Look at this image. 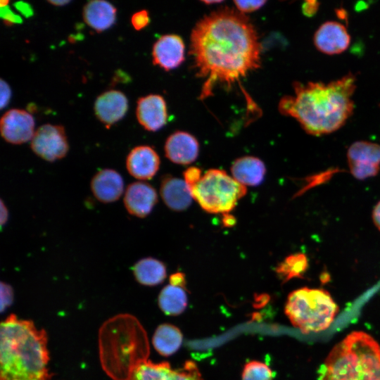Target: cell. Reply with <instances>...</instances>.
<instances>
[{
	"mask_svg": "<svg viewBox=\"0 0 380 380\" xmlns=\"http://www.w3.org/2000/svg\"><path fill=\"white\" fill-rule=\"evenodd\" d=\"M170 284L179 286L183 289L186 288V279L185 275L182 272H176L170 275L169 278Z\"/></svg>",
	"mask_w": 380,
	"mask_h": 380,
	"instance_id": "36",
	"label": "cell"
},
{
	"mask_svg": "<svg viewBox=\"0 0 380 380\" xmlns=\"http://www.w3.org/2000/svg\"><path fill=\"white\" fill-rule=\"evenodd\" d=\"M123 201L130 215L143 218L151 213L158 202V194L151 184L134 182L127 186Z\"/></svg>",
	"mask_w": 380,
	"mask_h": 380,
	"instance_id": "13",
	"label": "cell"
},
{
	"mask_svg": "<svg viewBox=\"0 0 380 380\" xmlns=\"http://www.w3.org/2000/svg\"><path fill=\"white\" fill-rule=\"evenodd\" d=\"M30 146L37 156L49 162L64 158L69 150L64 127L51 124L43 125L36 130Z\"/></svg>",
	"mask_w": 380,
	"mask_h": 380,
	"instance_id": "8",
	"label": "cell"
},
{
	"mask_svg": "<svg viewBox=\"0 0 380 380\" xmlns=\"http://www.w3.org/2000/svg\"><path fill=\"white\" fill-rule=\"evenodd\" d=\"M237 9L243 13H250L260 8L265 3V1H234Z\"/></svg>",
	"mask_w": 380,
	"mask_h": 380,
	"instance_id": "30",
	"label": "cell"
},
{
	"mask_svg": "<svg viewBox=\"0 0 380 380\" xmlns=\"http://www.w3.org/2000/svg\"><path fill=\"white\" fill-rule=\"evenodd\" d=\"M8 216V212L6 206L4 205L3 201H1V226L3 227L7 222Z\"/></svg>",
	"mask_w": 380,
	"mask_h": 380,
	"instance_id": "40",
	"label": "cell"
},
{
	"mask_svg": "<svg viewBox=\"0 0 380 380\" xmlns=\"http://www.w3.org/2000/svg\"><path fill=\"white\" fill-rule=\"evenodd\" d=\"M232 177L243 186H258L264 179L266 167L254 156H243L234 160L231 167Z\"/></svg>",
	"mask_w": 380,
	"mask_h": 380,
	"instance_id": "22",
	"label": "cell"
},
{
	"mask_svg": "<svg viewBox=\"0 0 380 380\" xmlns=\"http://www.w3.org/2000/svg\"><path fill=\"white\" fill-rule=\"evenodd\" d=\"M271 369L265 363L259 361L247 362L243 369L242 380H272Z\"/></svg>",
	"mask_w": 380,
	"mask_h": 380,
	"instance_id": "27",
	"label": "cell"
},
{
	"mask_svg": "<svg viewBox=\"0 0 380 380\" xmlns=\"http://www.w3.org/2000/svg\"><path fill=\"white\" fill-rule=\"evenodd\" d=\"M222 224L226 227H230L236 224V218L229 213L222 214Z\"/></svg>",
	"mask_w": 380,
	"mask_h": 380,
	"instance_id": "39",
	"label": "cell"
},
{
	"mask_svg": "<svg viewBox=\"0 0 380 380\" xmlns=\"http://www.w3.org/2000/svg\"><path fill=\"white\" fill-rule=\"evenodd\" d=\"M182 340V334L177 327L170 324H163L156 329L152 343L160 355L167 357L179 350Z\"/></svg>",
	"mask_w": 380,
	"mask_h": 380,
	"instance_id": "24",
	"label": "cell"
},
{
	"mask_svg": "<svg viewBox=\"0 0 380 380\" xmlns=\"http://www.w3.org/2000/svg\"><path fill=\"white\" fill-rule=\"evenodd\" d=\"M284 312L295 327L308 334L327 329L338 307L327 291L303 287L289 293Z\"/></svg>",
	"mask_w": 380,
	"mask_h": 380,
	"instance_id": "6",
	"label": "cell"
},
{
	"mask_svg": "<svg viewBox=\"0 0 380 380\" xmlns=\"http://www.w3.org/2000/svg\"><path fill=\"white\" fill-rule=\"evenodd\" d=\"M94 197L103 203L118 201L124 192V182L121 175L113 169L106 168L97 172L90 183Z\"/></svg>",
	"mask_w": 380,
	"mask_h": 380,
	"instance_id": "19",
	"label": "cell"
},
{
	"mask_svg": "<svg viewBox=\"0 0 380 380\" xmlns=\"http://www.w3.org/2000/svg\"><path fill=\"white\" fill-rule=\"evenodd\" d=\"M185 289L168 284L158 296V305L167 315L176 316L182 313L187 306L188 299Z\"/></svg>",
	"mask_w": 380,
	"mask_h": 380,
	"instance_id": "25",
	"label": "cell"
},
{
	"mask_svg": "<svg viewBox=\"0 0 380 380\" xmlns=\"http://www.w3.org/2000/svg\"><path fill=\"white\" fill-rule=\"evenodd\" d=\"M313 42L316 49L327 55L340 54L350 44V36L346 26L337 21L322 23L315 31Z\"/></svg>",
	"mask_w": 380,
	"mask_h": 380,
	"instance_id": "12",
	"label": "cell"
},
{
	"mask_svg": "<svg viewBox=\"0 0 380 380\" xmlns=\"http://www.w3.org/2000/svg\"><path fill=\"white\" fill-rule=\"evenodd\" d=\"M356 76L351 72L327 83L293 84L294 95L281 98V114L295 118L309 134L321 136L339 129L354 110Z\"/></svg>",
	"mask_w": 380,
	"mask_h": 380,
	"instance_id": "2",
	"label": "cell"
},
{
	"mask_svg": "<svg viewBox=\"0 0 380 380\" xmlns=\"http://www.w3.org/2000/svg\"><path fill=\"white\" fill-rule=\"evenodd\" d=\"M319 380H380V346L363 331L350 333L332 348Z\"/></svg>",
	"mask_w": 380,
	"mask_h": 380,
	"instance_id": "5",
	"label": "cell"
},
{
	"mask_svg": "<svg viewBox=\"0 0 380 380\" xmlns=\"http://www.w3.org/2000/svg\"><path fill=\"white\" fill-rule=\"evenodd\" d=\"M189 53L197 77L205 79L202 99L213 94L217 83L230 87L260 65L261 46L255 27L243 13L227 8L196 23Z\"/></svg>",
	"mask_w": 380,
	"mask_h": 380,
	"instance_id": "1",
	"label": "cell"
},
{
	"mask_svg": "<svg viewBox=\"0 0 380 380\" xmlns=\"http://www.w3.org/2000/svg\"><path fill=\"white\" fill-rule=\"evenodd\" d=\"M347 159L350 173L363 180L376 175L380 170V145L357 141L348 148Z\"/></svg>",
	"mask_w": 380,
	"mask_h": 380,
	"instance_id": "10",
	"label": "cell"
},
{
	"mask_svg": "<svg viewBox=\"0 0 380 380\" xmlns=\"http://www.w3.org/2000/svg\"><path fill=\"white\" fill-rule=\"evenodd\" d=\"M14 6L25 18H30L34 14L33 9L28 3L24 1H18L14 4Z\"/></svg>",
	"mask_w": 380,
	"mask_h": 380,
	"instance_id": "37",
	"label": "cell"
},
{
	"mask_svg": "<svg viewBox=\"0 0 380 380\" xmlns=\"http://www.w3.org/2000/svg\"><path fill=\"white\" fill-rule=\"evenodd\" d=\"M334 172H335V170H327L322 174L315 175L310 179H308V184L304 188H303L299 192L297 193V196L299 195L300 193L304 192V191H305L306 189H308L312 186L316 185L317 184L322 183L325 180L329 179Z\"/></svg>",
	"mask_w": 380,
	"mask_h": 380,
	"instance_id": "33",
	"label": "cell"
},
{
	"mask_svg": "<svg viewBox=\"0 0 380 380\" xmlns=\"http://www.w3.org/2000/svg\"><path fill=\"white\" fill-rule=\"evenodd\" d=\"M184 51V43L179 36L163 35L153 46V62L166 71L171 70L183 63Z\"/></svg>",
	"mask_w": 380,
	"mask_h": 380,
	"instance_id": "14",
	"label": "cell"
},
{
	"mask_svg": "<svg viewBox=\"0 0 380 380\" xmlns=\"http://www.w3.org/2000/svg\"><path fill=\"white\" fill-rule=\"evenodd\" d=\"M308 259L304 253L289 255L276 267V273L283 282L302 277L308 268Z\"/></svg>",
	"mask_w": 380,
	"mask_h": 380,
	"instance_id": "26",
	"label": "cell"
},
{
	"mask_svg": "<svg viewBox=\"0 0 380 380\" xmlns=\"http://www.w3.org/2000/svg\"><path fill=\"white\" fill-rule=\"evenodd\" d=\"M8 3H9L8 1H3V0H1V1H0L1 7L8 6Z\"/></svg>",
	"mask_w": 380,
	"mask_h": 380,
	"instance_id": "43",
	"label": "cell"
},
{
	"mask_svg": "<svg viewBox=\"0 0 380 380\" xmlns=\"http://www.w3.org/2000/svg\"><path fill=\"white\" fill-rule=\"evenodd\" d=\"M205 4H217L222 2V1H202Z\"/></svg>",
	"mask_w": 380,
	"mask_h": 380,
	"instance_id": "42",
	"label": "cell"
},
{
	"mask_svg": "<svg viewBox=\"0 0 380 380\" xmlns=\"http://www.w3.org/2000/svg\"><path fill=\"white\" fill-rule=\"evenodd\" d=\"M1 134L4 139L13 144H21L32 139L34 120L26 110L11 109L1 117Z\"/></svg>",
	"mask_w": 380,
	"mask_h": 380,
	"instance_id": "11",
	"label": "cell"
},
{
	"mask_svg": "<svg viewBox=\"0 0 380 380\" xmlns=\"http://www.w3.org/2000/svg\"><path fill=\"white\" fill-rule=\"evenodd\" d=\"M116 8L104 0H93L87 2L83 8L84 22L97 32L111 27L116 20Z\"/></svg>",
	"mask_w": 380,
	"mask_h": 380,
	"instance_id": "21",
	"label": "cell"
},
{
	"mask_svg": "<svg viewBox=\"0 0 380 380\" xmlns=\"http://www.w3.org/2000/svg\"><path fill=\"white\" fill-rule=\"evenodd\" d=\"M164 150L166 157L172 163L188 165L198 157L199 144L191 134L177 131L167 139Z\"/></svg>",
	"mask_w": 380,
	"mask_h": 380,
	"instance_id": "18",
	"label": "cell"
},
{
	"mask_svg": "<svg viewBox=\"0 0 380 380\" xmlns=\"http://www.w3.org/2000/svg\"><path fill=\"white\" fill-rule=\"evenodd\" d=\"M128 109L126 96L118 90H109L100 94L94 103L96 118L106 126H110L120 121Z\"/></svg>",
	"mask_w": 380,
	"mask_h": 380,
	"instance_id": "17",
	"label": "cell"
},
{
	"mask_svg": "<svg viewBox=\"0 0 380 380\" xmlns=\"http://www.w3.org/2000/svg\"><path fill=\"white\" fill-rule=\"evenodd\" d=\"M191 192L194 199L206 212L224 214L235 208L246 194V188L224 170L210 169Z\"/></svg>",
	"mask_w": 380,
	"mask_h": 380,
	"instance_id": "7",
	"label": "cell"
},
{
	"mask_svg": "<svg viewBox=\"0 0 380 380\" xmlns=\"http://www.w3.org/2000/svg\"><path fill=\"white\" fill-rule=\"evenodd\" d=\"M13 300L12 287L3 281L1 282V311L3 312L11 305Z\"/></svg>",
	"mask_w": 380,
	"mask_h": 380,
	"instance_id": "31",
	"label": "cell"
},
{
	"mask_svg": "<svg viewBox=\"0 0 380 380\" xmlns=\"http://www.w3.org/2000/svg\"><path fill=\"white\" fill-rule=\"evenodd\" d=\"M202 176L201 169L197 167H190L184 172V180L190 191L200 181Z\"/></svg>",
	"mask_w": 380,
	"mask_h": 380,
	"instance_id": "29",
	"label": "cell"
},
{
	"mask_svg": "<svg viewBox=\"0 0 380 380\" xmlns=\"http://www.w3.org/2000/svg\"><path fill=\"white\" fill-rule=\"evenodd\" d=\"M136 115L139 124L145 129L151 132L160 129L167 121L165 99L158 94H149L139 98Z\"/></svg>",
	"mask_w": 380,
	"mask_h": 380,
	"instance_id": "15",
	"label": "cell"
},
{
	"mask_svg": "<svg viewBox=\"0 0 380 380\" xmlns=\"http://www.w3.org/2000/svg\"><path fill=\"white\" fill-rule=\"evenodd\" d=\"M160 194L165 204L175 211L188 208L194 198L184 180L170 175L163 178Z\"/></svg>",
	"mask_w": 380,
	"mask_h": 380,
	"instance_id": "20",
	"label": "cell"
},
{
	"mask_svg": "<svg viewBox=\"0 0 380 380\" xmlns=\"http://www.w3.org/2000/svg\"><path fill=\"white\" fill-rule=\"evenodd\" d=\"M48 2L53 6H63L70 2V1L67 0H49Z\"/></svg>",
	"mask_w": 380,
	"mask_h": 380,
	"instance_id": "41",
	"label": "cell"
},
{
	"mask_svg": "<svg viewBox=\"0 0 380 380\" xmlns=\"http://www.w3.org/2000/svg\"><path fill=\"white\" fill-rule=\"evenodd\" d=\"M130 380H203L197 365L187 360L177 369L167 362L154 363L148 360L141 362L134 370Z\"/></svg>",
	"mask_w": 380,
	"mask_h": 380,
	"instance_id": "9",
	"label": "cell"
},
{
	"mask_svg": "<svg viewBox=\"0 0 380 380\" xmlns=\"http://www.w3.org/2000/svg\"><path fill=\"white\" fill-rule=\"evenodd\" d=\"M372 219L375 226L380 231V201L376 204L373 209Z\"/></svg>",
	"mask_w": 380,
	"mask_h": 380,
	"instance_id": "38",
	"label": "cell"
},
{
	"mask_svg": "<svg viewBox=\"0 0 380 380\" xmlns=\"http://www.w3.org/2000/svg\"><path fill=\"white\" fill-rule=\"evenodd\" d=\"M160 160L156 151L149 146L133 148L126 158L129 174L139 180L152 179L159 170Z\"/></svg>",
	"mask_w": 380,
	"mask_h": 380,
	"instance_id": "16",
	"label": "cell"
},
{
	"mask_svg": "<svg viewBox=\"0 0 380 380\" xmlns=\"http://www.w3.org/2000/svg\"><path fill=\"white\" fill-rule=\"evenodd\" d=\"M135 279L144 286H156L166 278L167 271L165 264L154 258L140 259L132 267Z\"/></svg>",
	"mask_w": 380,
	"mask_h": 380,
	"instance_id": "23",
	"label": "cell"
},
{
	"mask_svg": "<svg viewBox=\"0 0 380 380\" xmlns=\"http://www.w3.org/2000/svg\"><path fill=\"white\" fill-rule=\"evenodd\" d=\"M47 343L33 322L8 316L0 328V380H51Z\"/></svg>",
	"mask_w": 380,
	"mask_h": 380,
	"instance_id": "3",
	"label": "cell"
},
{
	"mask_svg": "<svg viewBox=\"0 0 380 380\" xmlns=\"http://www.w3.org/2000/svg\"><path fill=\"white\" fill-rule=\"evenodd\" d=\"M319 3L317 1H306L302 6V11L307 17L313 16L318 11Z\"/></svg>",
	"mask_w": 380,
	"mask_h": 380,
	"instance_id": "35",
	"label": "cell"
},
{
	"mask_svg": "<svg viewBox=\"0 0 380 380\" xmlns=\"http://www.w3.org/2000/svg\"><path fill=\"white\" fill-rule=\"evenodd\" d=\"M150 16L147 10H141L134 13L131 18V23L136 30L145 28L150 23Z\"/></svg>",
	"mask_w": 380,
	"mask_h": 380,
	"instance_id": "28",
	"label": "cell"
},
{
	"mask_svg": "<svg viewBox=\"0 0 380 380\" xmlns=\"http://www.w3.org/2000/svg\"><path fill=\"white\" fill-rule=\"evenodd\" d=\"M99 355L106 373L114 380H130L135 368L147 360L149 346L146 331L134 316L111 317L99 334Z\"/></svg>",
	"mask_w": 380,
	"mask_h": 380,
	"instance_id": "4",
	"label": "cell"
},
{
	"mask_svg": "<svg viewBox=\"0 0 380 380\" xmlns=\"http://www.w3.org/2000/svg\"><path fill=\"white\" fill-rule=\"evenodd\" d=\"M11 97V89L8 84L1 79V108H5L9 103Z\"/></svg>",
	"mask_w": 380,
	"mask_h": 380,
	"instance_id": "34",
	"label": "cell"
},
{
	"mask_svg": "<svg viewBox=\"0 0 380 380\" xmlns=\"http://www.w3.org/2000/svg\"><path fill=\"white\" fill-rule=\"evenodd\" d=\"M1 17L6 26H12L23 22L22 18L14 13L8 6L1 7Z\"/></svg>",
	"mask_w": 380,
	"mask_h": 380,
	"instance_id": "32",
	"label": "cell"
}]
</instances>
